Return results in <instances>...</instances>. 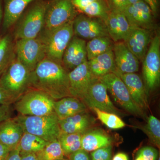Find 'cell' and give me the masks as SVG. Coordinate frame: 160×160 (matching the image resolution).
<instances>
[{
	"mask_svg": "<svg viewBox=\"0 0 160 160\" xmlns=\"http://www.w3.org/2000/svg\"><path fill=\"white\" fill-rule=\"evenodd\" d=\"M68 74L62 64L46 58L30 72L29 88L44 92L54 100L71 96Z\"/></svg>",
	"mask_w": 160,
	"mask_h": 160,
	"instance_id": "6da1fadb",
	"label": "cell"
},
{
	"mask_svg": "<svg viewBox=\"0 0 160 160\" xmlns=\"http://www.w3.org/2000/svg\"><path fill=\"white\" fill-rule=\"evenodd\" d=\"M13 118L21 125L24 132L37 136L48 142L57 140L62 132L54 111L42 116L18 114Z\"/></svg>",
	"mask_w": 160,
	"mask_h": 160,
	"instance_id": "7a4b0ae2",
	"label": "cell"
},
{
	"mask_svg": "<svg viewBox=\"0 0 160 160\" xmlns=\"http://www.w3.org/2000/svg\"><path fill=\"white\" fill-rule=\"evenodd\" d=\"M73 21L56 29L42 30L38 37L44 43L46 58L62 64L64 52L74 36Z\"/></svg>",
	"mask_w": 160,
	"mask_h": 160,
	"instance_id": "3957f363",
	"label": "cell"
},
{
	"mask_svg": "<svg viewBox=\"0 0 160 160\" xmlns=\"http://www.w3.org/2000/svg\"><path fill=\"white\" fill-rule=\"evenodd\" d=\"M55 100L44 92L30 89L13 104L18 114L42 116L54 112Z\"/></svg>",
	"mask_w": 160,
	"mask_h": 160,
	"instance_id": "277c9868",
	"label": "cell"
},
{
	"mask_svg": "<svg viewBox=\"0 0 160 160\" xmlns=\"http://www.w3.org/2000/svg\"><path fill=\"white\" fill-rule=\"evenodd\" d=\"M30 72L26 66L16 58L0 78V86L14 103L30 89Z\"/></svg>",
	"mask_w": 160,
	"mask_h": 160,
	"instance_id": "5b68a950",
	"label": "cell"
},
{
	"mask_svg": "<svg viewBox=\"0 0 160 160\" xmlns=\"http://www.w3.org/2000/svg\"><path fill=\"white\" fill-rule=\"evenodd\" d=\"M47 4L43 0L34 2L17 26L15 39L38 37L44 27Z\"/></svg>",
	"mask_w": 160,
	"mask_h": 160,
	"instance_id": "8992f818",
	"label": "cell"
},
{
	"mask_svg": "<svg viewBox=\"0 0 160 160\" xmlns=\"http://www.w3.org/2000/svg\"><path fill=\"white\" fill-rule=\"evenodd\" d=\"M114 101L126 111L141 118H146L142 109L138 107L132 100L128 89L122 80L113 72L99 78Z\"/></svg>",
	"mask_w": 160,
	"mask_h": 160,
	"instance_id": "52a82bcc",
	"label": "cell"
},
{
	"mask_svg": "<svg viewBox=\"0 0 160 160\" xmlns=\"http://www.w3.org/2000/svg\"><path fill=\"white\" fill-rule=\"evenodd\" d=\"M14 50L17 59L30 72L46 58L45 45L38 37L17 40Z\"/></svg>",
	"mask_w": 160,
	"mask_h": 160,
	"instance_id": "ba28073f",
	"label": "cell"
},
{
	"mask_svg": "<svg viewBox=\"0 0 160 160\" xmlns=\"http://www.w3.org/2000/svg\"><path fill=\"white\" fill-rule=\"evenodd\" d=\"M142 73L147 93L156 89L160 82V36L153 37L142 61Z\"/></svg>",
	"mask_w": 160,
	"mask_h": 160,
	"instance_id": "9c48e42d",
	"label": "cell"
},
{
	"mask_svg": "<svg viewBox=\"0 0 160 160\" xmlns=\"http://www.w3.org/2000/svg\"><path fill=\"white\" fill-rule=\"evenodd\" d=\"M78 15L72 0H51L47 3L42 30H52L73 21Z\"/></svg>",
	"mask_w": 160,
	"mask_h": 160,
	"instance_id": "30bf717a",
	"label": "cell"
},
{
	"mask_svg": "<svg viewBox=\"0 0 160 160\" xmlns=\"http://www.w3.org/2000/svg\"><path fill=\"white\" fill-rule=\"evenodd\" d=\"M87 107L90 109H97L121 115L122 113L113 105L108 94L105 84L97 79L91 84L82 100Z\"/></svg>",
	"mask_w": 160,
	"mask_h": 160,
	"instance_id": "8fae6325",
	"label": "cell"
},
{
	"mask_svg": "<svg viewBox=\"0 0 160 160\" xmlns=\"http://www.w3.org/2000/svg\"><path fill=\"white\" fill-rule=\"evenodd\" d=\"M72 26L74 35L85 40L109 37L105 22L99 18L78 15L73 20Z\"/></svg>",
	"mask_w": 160,
	"mask_h": 160,
	"instance_id": "7c38bea8",
	"label": "cell"
},
{
	"mask_svg": "<svg viewBox=\"0 0 160 160\" xmlns=\"http://www.w3.org/2000/svg\"><path fill=\"white\" fill-rule=\"evenodd\" d=\"M69 90L71 96L82 101L87 90L97 79L86 62L69 72Z\"/></svg>",
	"mask_w": 160,
	"mask_h": 160,
	"instance_id": "4fadbf2b",
	"label": "cell"
},
{
	"mask_svg": "<svg viewBox=\"0 0 160 160\" xmlns=\"http://www.w3.org/2000/svg\"><path fill=\"white\" fill-rule=\"evenodd\" d=\"M123 13L131 27L152 30L154 29V16L151 9L143 0L129 4Z\"/></svg>",
	"mask_w": 160,
	"mask_h": 160,
	"instance_id": "5bb4252c",
	"label": "cell"
},
{
	"mask_svg": "<svg viewBox=\"0 0 160 160\" xmlns=\"http://www.w3.org/2000/svg\"><path fill=\"white\" fill-rule=\"evenodd\" d=\"M115 74L136 73L139 69L140 61L126 46L123 41L114 43L113 49Z\"/></svg>",
	"mask_w": 160,
	"mask_h": 160,
	"instance_id": "9a60e30c",
	"label": "cell"
},
{
	"mask_svg": "<svg viewBox=\"0 0 160 160\" xmlns=\"http://www.w3.org/2000/svg\"><path fill=\"white\" fill-rule=\"evenodd\" d=\"M152 35V30L131 27L123 42L139 61L142 62L153 38Z\"/></svg>",
	"mask_w": 160,
	"mask_h": 160,
	"instance_id": "2e32d148",
	"label": "cell"
},
{
	"mask_svg": "<svg viewBox=\"0 0 160 160\" xmlns=\"http://www.w3.org/2000/svg\"><path fill=\"white\" fill-rule=\"evenodd\" d=\"M86 40L74 36L64 52L62 64L67 71L70 72L87 61Z\"/></svg>",
	"mask_w": 160,
	"mask_h": 160,
	"instance_id": "e0dca14e",
	"label": "cell"
},
{
	"mask_svg": "<svg viewBox=\"0 0 160 160\" xmlns=\"http://www.w3.org/2000/svg\"><path fill=\"white\" fill-rule=\"evenodd\" d=\"M118 76L125 83L135 104L143 110L148 109V93L140 76L136 73H126Z\"/></svg>",
	"mask_w": 160,
	"mask_h": 160,
	"instance_id": "ac0fdd59",
	"label": "cell"
},
{
	"mask_svg": "<svg viewBox=\"0 0 160 160\" xmlns=\"http://www.w3.org/2000/svg\"><path fill=\"white\" fill-rule=\"evenodd\" d=\"M109 36L114 43L123 41L131 29L123 12L110 11L104 20Z\"/></svg>",
	"mask_w": 160,
	"mask_h": 160,
	"instance_id": "d6986e66",
	"label": "cell"
},
{
	"mask_svg": "<svg viewBox=\"0 0 160 160\" xmlns=\"http://www.w3.org/2000/svg\"><path fill=\"white\" fill-rule=\"evenodd\" d=\"M95 122L93 117L85 112L59 119V124L62 132L83 134L90 129Z\"/></svg>",
	"mask_w": 160,
	"mask_h": 160,
	"instance_id": "ffe728a7",
	"label": "cell"
},
{
	"mask_svg": "<svg viewBox=\"0 0 160 160\" xmlns=\"http://www.w3.org/2000/svg\"><path fill=\"white\" fill-rule=\"evenodd\" d=\"M23 133L22 126L13 118L0 123V143L11 150L17 148Z\"/></svg>",
	"mask_w": 160,
	"mask_h": 160,
	"instance_id": "44dd1931",
	"label": "cell"
},
{
	"mask_svg": "<svg viewBox=\"0 0 160 160\" xmlns=\"http://www.w3.org/2000/svg\"><path fill=\"white\" fill-rule=\"evenodd\" d=\"M53 109L59 119H63L86 112L87 106L78 98L69 96L55 100Z\"/></svg>",
	"mask_w": 160,
	"mask_h": 160,
	"instance_id": "7402d4cb",
	"label": "cell"
},
{
	"mask_svg": "<svg viewBox=\"0 0 160 160\" xmlns=\"http://www.w3.org/2000/svg\"><path fill=\"white\" fill-rule=\"evenodd\" d=\"M36 0H4L3 28L7 30L21 17L27 6Z\"/></svg>",
	"mask_w": 160,
	"mask_h": 160,
	"instance_id": "603a6c76",
	"label": "cell"
},
{
	"mask_svg": "<svg viewBox=\"0 0 160 160\" xmlns=\"http://www.w3.org/2000/svg\"><path fill=\"white\" fill-rule=\"evenodd\" d=\"M112 138L103 129H89L82 135L81 149L92 152L112 145Z\"/></svg>",
	"mask_w": 160,
	"mask_h": 160,
	"instance_id": "cb8c5ba5",
	"label": "cell"
},
{
	"mask_svg": "<svg viewBox=\"0 0 160 160\" xmlns=\"http://www.w3.org/2000/svg\"><path fill=\"white\" fill-rule=\"evenodd\" d=\"M89 69L95 77L99 78L115 71L113 51L107 52L87 61Z\"/></svg>",
	"mask_w": 160,
	"mask_h": 160,
	"instance_id": "d4e9b609",
	"label": "cell"
},
{
	"mask_svg": "<svg viewBox=\"0 0 160 160\" xmlns=\"http://www.w3.org/2000/svg\"><path fill=\"white\" fill-rule=\"evenodd\" d=\"M73 6L83 14L104 21L109 9L104 0H72Z\"/></svg>",
	"mask_w": 160,
	"mask_h": 160,
	"instance_id": "484cf974",
	"label": "cell"
},
{
	"mask_svg": "<svg viewBox=\"0 0 160 160\" xmlns=\"http://www.w3.org/2000/svg\"><path fill=\"white\" fill-rule=\"evenodd\" d=\"M16 58L12 37L5 35L0 38V78Z\"/></svg>",
	"mask_w": 160,
	"mask_h": 160,
	"instance_id": "4316f807",
	"label": "cell"
},
{
	"mask_svg": "<svg viewBox=\"0 0 160 160\" xmlns=\"http://www.w3.org/2000/svg\"><path fill=\"white\" fill-rule=\"evenodd\" d=\"M110 37H100L86 43L87 61L113 49L114 43Z\"/></svg>",
	"mask_w": 160,
	"mask_h": 160,
	"instance_id": "83f0119b",
	"label": "cell"
},
{
	"mask_svg": "<svg viewBox=\"0 0 160 160\" xmlns=\"http://www.w3.org/2000/svg\"><path fill=\"white\" fill-rule=\"evenodd\" d=\"M48 142L37 136L24 132L17 148L20 154L36 153L47 145Z\"/></svg>",
	"mask_w": 160,
	"mask_h": 160,
	"instance_id": "f1b7e54d",
	"label": "cell"
},
{
	"mask_svg": "<svg viewBox=\"0 0 160 160\" xmlns=\"http://www.w3.org/2000/svg\"><path fill=\"white\" fill-rule=\"evenodd\" d=\"M136 128L141 129L148 137L149 141L153 146L160 149V122L153 115L147 118L146 124L142 126H137Z\"/></svg>",
	"mask_w": 160,
	"mask_h": 160,
	"instance_id": "f546056e",
	"label": "cell"
},
{
	"mask_svg": "<svg viewBox=\"0 0 160 160\" xmlns=\"http://www.w3.org/2000/svg\"><path fill=\"white\" fill-rule=\"evenodd\" d=\"M82 134L66 133L62 132L58 140L64 155L68 157L81 148Z\"/></svg>",
	"mask_w": 160,
	"mask_h": 160,
	"instance_id": "4dcf8cb0",
	"label": "cell"
},
{
	"mask_svg": "<svg viewBox=\"0 0 160 160\" xmlns=\"http://www.w3.org/2000/svg\"><path fill=\"white\" fill-rule=\"evenodd\" d=\"M35 154L38 160H55L63 158L65 156L58 140L48 142L42 150Z\"/></svg>",
	"mask_w": 160,
	"mask_h": 160,
	"instance_id": "1f68e13d",
	"label": "cell"
},
{
	"mask_svg": "<svg viewBox=\"0 0 160 160\" xmlns=\"http://www.w3.org/2000/svg\"><path fill=\"white\" fill-rule=\"evenodd\" d=\"M92 109L94 110L98 119L109 129H122L126 126V123L118 115L102 111L97 108H93Z\"/></svg>",
	"mask_w": 160,
	"mask_h": 160,
	"instance_id": "d6a6232c",
	"label": "cell"
},
{
	"mask_svg": "<svg viewBox=\"0 0 160 160\" xmlns=\"http://www.w3.org/2000/svg\"><path fill=\"white\" fill-rule=\"evenodd\" d=\"M158 152L151 146L143 147L138 152L134 160H157Z\"/></svg>",
	"mask_w": 160,
	"mask_h": 160,
	"instance_id": "836d02e7",
	"label": "cell"
},
{
	"mask_svg": "<svg viewBox=\"0 0 160 160\" xmlns=\"http://www.w3.org/2000/svg\"><path fill=\"white\" fill-rule=\"evenodd\" d=\"M112 146L110 145L92 152L91 160H111Z\"/></svg>",
	"mask_w": 160,
	"mask_h": 160,
	"instance_id": "e575fe53",
	"label": "cell"
},
{
	"mask_svg": "<svg viewBox=\"0 0 160 160\" xmlns=\"http://www.w3.org/2000/svg\"><path fill=\"white\" fill-rule=\"evenodd\" d=\"M109 11H120L123 12L129 5L128 0H105Z\"/></svg>",
	"mask_w": 160,
	"mask_h": 160,
	"instance_id": "d590c367",
	"label": "cell"
},
{
	"mask_svg": "<svg viewBox=\"0 0 160 160\" xmlns=\"http://www.w3.org/2000/svg\"><path fill=\"white\" fill-rule=\"evenodd\" d=\"M14 110L13 104L0 106V123L12 118Z\"/></svg>",
	"mask_w": 160,
	"mask_h": 160,
	"instance_id": "8d00e7d4",
	"label": "cell"
},
{
	"mask_svg": "<svg viewBox=\"0 0 160 160\" xmlns=\"http://www.w3.org/2000/svg\"><path fill=\"white\" fill-rule=\"evenodd\" d=\"M68 160H91L88 152L80 149L68 157Z\"/></svg>",
	"mask_w": 160,
	"mask_h": 160,
	"instance_id": "74e56055",
	"label": "cell"
},
{
	"mask_svg": "<svg viewBox=\"0 0 160 160\" xmlns=\"http://www.w3.org/2000/svg\"><path fill=\"white\" fill-rule=\"evenodd\" d=\"M14 102L9 94L0 86V106L6 104H13Z\"/></svg>",
	"mask_w": 160,
	"mask_h": 160,
	"instance_id": "f35d334b",
	"label": "cell"
},
{
	"mask_svg": "<svg viewBox=\"0 0 160 160\" xmlns=\"http://www.w3.org/2000/svg\"><path fill=\"white\" fill-rule=\"evenodd\" d=\"M149 6L154 17L157 16L159 8V0H143Z\"/></svg>",
	"mask_w": 160,
	"mask_h": 160,
	"instance_id": "ab89813d",
	"label": "cell"
},
{
	"mask_svg": "<svg viewBox=\"0 0 160 160\" xmlns=\"http://www.w3.org/2000/svg\"><path fill=\"white\" fill-rule=\"evenodd\" d=\"M10 151L8 147L0 143V160H6Z\"/></svg>",
	"mask_w": 160,
	"mask_h": 160,
	"instance_id": "60d3db41",
	"label": "cell"
},
{
	"mask_svg": "<svg viewBox=\"0 0 160 160\" xmlns=\"http://www.w3.org/2000/svg\"><path fill=\"white\" fill-rule=\"evenodd\" d=\"M6 160H21V154L18 149L17 148L11 150Z\"/></svg>",
	"mask_w": 160,
	"mask_h": 160,
	"instance_id": "b9f144b4",
	"label": "cell"
},
{
	"mask_svg": "<svg viewBox=\"0 0 160 160\" xmlns=\"http://www.w3.org/2000/svg\"><path fill=\"white\" fill-rule=\"evenodd\" d=\"M21 154V160H38L34 153H23Z\"/></svg>",
	"mask_w": 160,
	"mask_h": 160,
	"instance_id": "7bdbcfd3",
	"label": "cell"
},
{
	"mask_svg": "<svg viewBox=\"0 0 160 160\" xmlns=\"http://www.w3.org/2000/svg\"><path fill=\"white\" fill-rule=\"evenodd\" d=\"M112 160H129V159L126 153L118 152L113 157Z\"/></svg>",
	"mask_w": 160,
	"mask_h": 160,
	"instance_id": "ee69618b",
	"label": "cell"
},
{
	"mask_svg": "<svg viewBox=\"0 0 160 160\" xmlns=\"http://www.w3.org/2000/svg\"><path fill=\"white\" fill-rule=\"evenodd\" d=\"M3 1L2 0H0V26L1 22L3 19Z\"/></svg>",
	"mask_w": 160,
	"mask_h": 160,
	"instance_id": "f6af8a7d",
	"label": "cell"
},
{
	"mask_svg": "<svg viewBox=\"0 0 160 160\" xmlns=\"http://www.w3.org/2000/svg\"><path fill=\"white\" fill-rule=\"evenodd\" d=\"M140 1H142V0H128L130 4H134V3Z\"/></svg>",
	"mask_w": 160,
	"mask_h": 160,
	"instance_id": "bcb514c9",
	"label": "cell"
},
{
	"mask_svg": "<svg viewBox=\"0 0 160 160\" xmlns=\"http://www.w3.org/2000/svg\"><path fill=\"white\" fill-rule=\"evenodd\" d=\"M55 160H67L66 159H64V158H61V159H57Z\"/></svg>",
	"mask_w": 160,
	"mask_h": 160,
	"instance_id": "7dc6e473",
	"label": "cell"
},
{
	"mask_svg": "<svg viewBox=\"0 0 160 160\" xmlns=\"http://www.w3.org/2000/svg\"><path fill=\"white\" fill-rule=\"evenodd\" d=\"M158 160H160V156L159 157L158 159Z\"/></svg>",
	"mask_w": 160,
	"mask_h": 160,
	"instance_id": "c3c4849f",
	"label": "cell"
},
{
	"mask_svg": "<svg viewBox=\"0 0 160 160\" xmlns=\"http://www.w3.org/2000/svg\"><path fill=\"white\" fill-rule=\"evenodd\" d=\"M104 1H105V0H104Z\"/></svg>",
	"mask_w": 160,
	"mask_h": 160,
	"instance_id": "681fc988",
	"label": "cell"
}]
</instances>
